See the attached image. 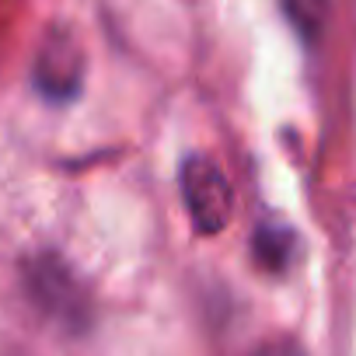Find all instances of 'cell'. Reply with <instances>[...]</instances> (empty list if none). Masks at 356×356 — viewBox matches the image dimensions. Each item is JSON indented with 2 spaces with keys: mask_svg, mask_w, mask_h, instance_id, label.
Masks as SVG:
<instances>
[{
  "mask_svg": "<svg viewBox=\"0 0 356 356\" xmlns=\"http://www.w3.org/2000/svg\"><path fill=\"white\" fill-rule=\"evenodd\" d=\"M182 200L200 234H220L234 217V189L224 168L207 154H189L182 161Z\"/></svg>",
  "mask_w": 356,
  "mask_h": 356,
  "instance_id": "obj_1",
  "label": "cell"
},
{
  "mask_svg": "<svg viewBox=\"0 0 356 356\" xmlns=\"http://www.w3.org/2000/svg\"><path fill=\"white\" fill-rule=\"evenodd\" d=\"M81 70H84L81 49L74 46L70 35L56 32L46 39V46L35 60V84L49 98H70L81 88Z\"/></svg>",
  "mask_w": 356,
  "mask_h": 356,
  "instance_id": "obj_2",
  "label": "cell"
},
{
  "mask_svg": "<svg viewBox=\"0 0 356 356\" xmlns=\"http://www.w3.org/2000/svg\"><path fill=\"white\" fill-rule=\"evenodd\" d=\"M32 293L60 321H70V325L84 321V297H81L77 283L70 280V273L60 269V262H42L32 273Z\"/></svg>",
  "mask_w": 356,
  "mask_h": 356,
  "instance_id": "obj_3",
  "label": "cell"
},
{
  "mask_svg": "<svg viewBox=\"0 0 356 356\" xmlns=\"http://www.w3.org/2000/svg\"><path fill=\"white\" fill-rule=\"evenodd\" d=\"M252 252H255V262L266 269V273H283L293 255H297V234L290 227H280V224H266L255 231V241H252Z\"/></svg>",
  "mask_w": 356,
  "mask_h": 356,
  "instance_id": "obj_4",
  "label": "cell"
},
{
  "mask_svg": "<svg viewBox=\"0 0 356 356\" xmlns=\"http://www.w3.org/2000/svg\"><path fill=\"white\" fill-rule=\"evenodd\" d=\"M280 4H283V15L290 18V25L307 42H314L325 32L328 15H332V0H280Z\"/></svg>",
  "mask_w": 356,
  "mask_h": 356,
  "instance_id": "obj_5",
  "label": "cell"
},
{
  "mask_svg": "<svg viewBox=\"0 0 356 356\" xmlns=\"http://www.w3.org/2000/svg\"><path fill=\"white\" fill-rule=\"evenodd\" d=\"M255 356H304V353H300V346H297V342L280 339V342H266Z\"/></svg>",
  "mask_w": 356,
  "mask_h": 356,
  "instance_id": "obj_6",
  "label": "cell"
}]
</instances>
